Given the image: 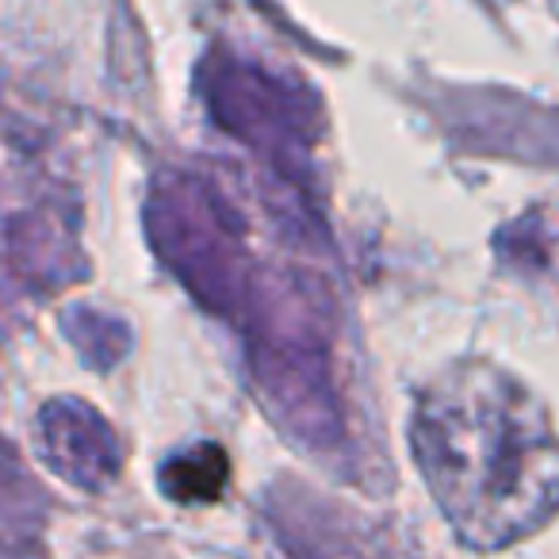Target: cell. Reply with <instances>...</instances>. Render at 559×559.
Wrapping results in <instances>:
<instances>
[{"mask_svg":"<svg viewBox=\"0 0 559 559\" xmlns=\"http://www.w3.org/2000/svg\"><path fill=\"white\" fill-rule=\"evenodd\" d=\"M414 449L460 540L495 551L548 525L556 444L548 414L502 372H460L421 399Z\"/></svg>","mask_w":559,"mask_h":559,"instance_id":"cell-1","label":"cell"},{"mask_svg":"<svg viewBox=\"0 0 559 559\" xmlns=\"http://www.w3.org/2000/svg\"><path fill=\"white\" fill-rule=\"evenodd\" d=\"M162 479L165 490L177 502H211L226 487V456L218 449H211V444H203V449L185 452L180 460H173Z\"/></svg>","mask_w":559,"mask_h":559,"instance_id":"cell-2","label":"cell"}]
</instances>
